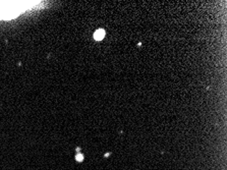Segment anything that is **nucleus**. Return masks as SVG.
Here are the masks:
<instances>
[{"label":"nucleus","mask_w":227,"mask_h":170,"mask_svg":"<svg viewBox=\"0 0 227 170\" xmlns=\"http://www.w3.org/2000/svg\"><path fill=\"white\" fill-rule=\"evenodd\" d=\"M105 35H106V32H105L103 29H99V30H97L94 33V39L96 40V41H101V40L104 39Z\"/></svg>","instance_id":"obj_1"},{"label":"nucleus","mask_w":227,"mask_h":170,"mask_svg":"<svg viewBox=\"0 0 227 170\" xmlns=\"http://www.w3.org/2000/svg\"><path fill=\"white\" fill-rule=\"evenodd\" d=\"M77 161H83V155H81V154L77 155Z\"/></svg>","instance_id":"obj_2"}]
</instances>
